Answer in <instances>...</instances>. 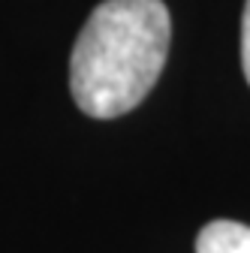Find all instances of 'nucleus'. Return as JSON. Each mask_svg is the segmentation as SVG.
<instances>
[{"label": "nucleus", "instance_id": "nucleus-2", "mask_svg": "<svg viewBox=\"0 0 250 253\" xmlns=\"http://www.w3.org/2000/svg\"><path fill=\"white\" fill-rule=\"evenodd\" d=\"M196 253H250V226L238 220H211L196 238Z\"/></svg>", "mask_w": 250, "mask_h": 253}, {"label": "nucleus", "instance_id": "nucleus-3", "mask_svg": "<svg viewBox=\"0 0 250 253\" xmlns=\"http://www.w3.org/2000/svg\"><path fill=\"white\" fill-rule=\"evenodd\" d=\"M241 67L250 84V0L244 3V15H241Z\"/></svg>", "mask_w": 250, "mask_h": 253}, {"label": "nucleus", "instance_id": "nucleus-1", "mask_svg": "<svg viewBox=\"0 0 250 253\" xmlns=\"http://www.w3.org/2000/svg\"><path fill=\"white\" fill-rule=\"evenodd\" d=\"M172 21L163 0H106L90 12L70 57V90L90 118L133 112L157 84Z\"/></svg>", "mask_w": 250, "mask_h": 253}]
</instances>
